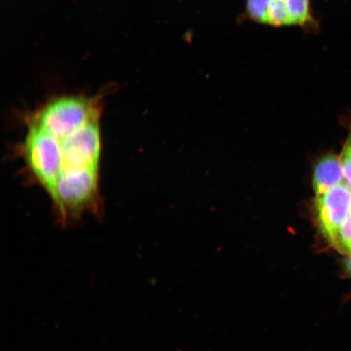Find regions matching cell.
Instances as JSON below:
<instances>
[{
  "mask_svg": "<svg viewBox=\"0 0 351 351\" xmlns=\"http://www.w3.org/2000/svg\"><path fill=\"white\" fill-rule=\"evenodd\" d=\"M341 165L343 169L345 183L351 188V130L341 153Z\"/></svg>",
  "mask_w": 351,
  "mask_h": 351,
  "instance_id": "cell-5",
  "label": "cell"
},
{
  "mask_svg": "<svg viewBox=\"0 0 351 351\" xmlns=\"http://www.w3.org/2000/svg\"><path fill=\"white\" fill-rule=\"evenodd\" d=\"M335 243L351 253V213L337 234Z\"/></svg>",
  "mask_w": 351,
  "mask_h": 351,
  "instance_id": "cell-6",
  "label": "cell"
},
{
  "mask_svg": "<svg viewBox=\"0 0 351 351\" xmlns=\"http://www.w3.org/2000/svg\"><path fill=\"white\" fill-rule=\"evenodd\" d=\"M103 95H64L25 117L20 156L33 182L49 197L64 227L85 215L100 217Z\"/></svg>",
  "mask_w": 351,
  "mask_h": 351,
  "instance_id": "cell-1",
  "label": "cell"
},
{
  "mask_svg": "<svg viewBox=\"0 0 351 351\" xmlns=\"http://www.w3.org/2000/svg\"><path fill=\"white\" fill-rule=\"evenodd\" d=\"M343 179V169L340 158L333 154L322 157L314 168L313 186L315 194H324L341 185Z\"/></svg>",
  "mask_w": 351,
  "mask_h": 351,
  "instance_id": "cell-4",
  "label": "cell"
},
{
  "mask_svg": "<svg viewBox=\"0 0 351 351\" xmlns=\"http://www.w3.org/2000/svg\"><path fill=\"white\" fill-rule=\"evenodd\" d=\"M250 20L271 27L311 28L315 19L311 0H247Z\"/></svg>",
  "mask_w": 351,
  "mask_h": 351,
  "instance_id": "cell-2",
  "label": "cell"
},
{
  "mask_svg": "<svg viewBox=\"0 0 351 351\" xmlns=\"http://www.w3.org/2000/svg\"><path fill=\"white\" fill-rule=\"evenodd\" d=\"M319 227L335 243L341 227L351 213V188L346 184L317 195L315 202Z\"/></svg>",
  "mask_w": 351,
  "mask_h": 351,
  "instance_id": "cell-3",
  "label": "cell"
},
{
  "mask_svg": "<svg viewBox=\"0 0 351 351\" xmlns=\"http://www.w3.org/2000/svg\"><path fill=\"white\" fill-rule=\"evenodd\" d=\"M346 267H348L349 273L351 275V256L348 258V261H346Z\"/></svg>",
  "mask_w": 351,
  "mask_h": 351,
  "instance_id": "cell-7",
  "label": "cell"
}]
</instances>
